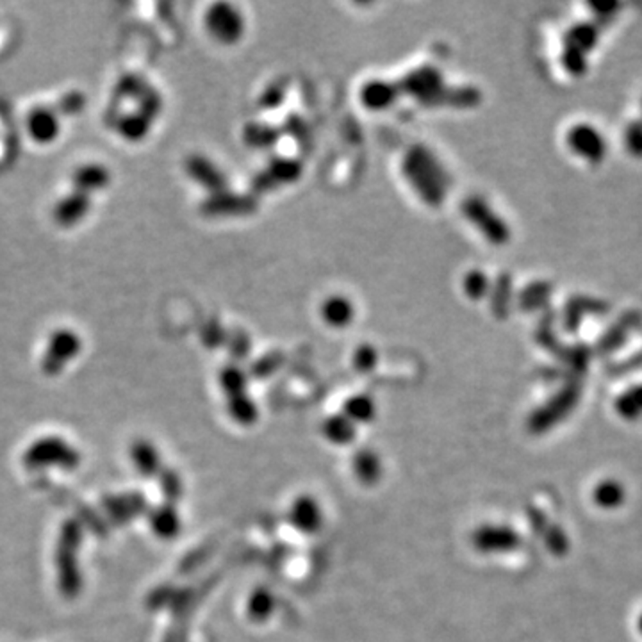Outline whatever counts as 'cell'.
Returning <instances> with one entry per match:
<instances>
[{"label":"cell","mask_w":642,"mask_h":642,"mask_svg":"<svg viewBox=\"0 0 642 642\" xmlns=\"http://www.w3.org/2000/svg\"><path fill=\"white\" fill-rule=\"evenodd\" d=\"M82 525L75 517H70L61 525L56 544L57 587L59 593L68 600H74L82 589V575L79 566V548L82 542Z\"/></svg>","instance_id":"cell-1"},{"label":"cell","mask_w":642,"mask_h":642,"mask_svg":"<svg viewBox=\"0 0 642 642\" xmlns=\"http://www.w3.org/2000/svg\"><path fill=\"white\" fill-rule=\"evenodd\" d=\"M22 461L23 466L30 472H41L47 468H61L66 472H74L81 464V454L63 438L47 436L36 439L23 452Z\"/></svg>","instance_id":"cell-2"},{"label":"cell","mask_w":642,"mask_h":642,"mask_svg":"<svg viewBox=\"0 0 642 642\" xmlns=\"http://www.w3.org/2000/svg\"><path fill=\"white\" fill-rule=\"evenodd\" d=\"M84 343L77 330L70 326L54 328L45 343V350L39 359V369L45 377H57L65 368L79 357Z\"/></svg>","instance_id":"cell-3"},{"label":"cell","mask_w":642,"mask_h":642,"mask_svg":"<svg viewBox=\"0 0 642 642\" xmlns=\"http://www.w3.org/2000/svg\"><path fill=\"white\" fill-rule=\"evenodd\" d=\"M95 205V196L77 186H68V191L63 193L52 205L50 216L52 221L61 229H74L81 225L91 213Z\"/></svg>","instance_id":"cell-4"},{"label":"cell","mask_w":642,"mask_h":642,"mask_svg":"<svg viewBox=\"0 0 642 642\" xmlns=\"http://www.w3.org/2000/svg\"><path fill=\"white\" fill-rule=\"evenodd\" d=\"M25 131L38 145H52L61 134V113L50 106H36L25 117Z\"/></svg>","instance_id":"cell-5"},{"label":"cell","mask_w":642,"mask_h":642,"mask_svg":"<svg viewBox=\"0 0 642 642\" xmlns=\"http://www.w3.org/2000/svg\"><path fill=\"white\" fill-rule=\"evenodd\" d=\"M569 149L589 162H600L605 158L607 143L602 133L589 124H578L568 133Z\"/></svg>","instance_id":"cell-6"},{"label":"cell","mask_w":642,"mask_h":642,"mask_svg":"<svg viewBox=\"0 0 642 642\" xmlns=\"http://www.w3.org/2000/svg\"><path fill=\"white\" fill-rule=\"evenodd\" d=\"M111 182H113L111 168L99 160L81 162L70 173V184L91 193L93 196L104 193L111 186Z\"/></svg>","instance_id":"cell-7"},{"label":"cell","mask_w":642,"mask_h":642,"mask_svg":"<svg viewBox=\"0 0 642 642\" xmlns=\"http://www.w3.org/2000/svg\"><path fill=\"white\" fill-rule=\"evenodd\" d=\"M578 398H580V386L578 384L568 386L564 391H560V395L557 398L551 400V403H548L534 418V429L535 430H548L551 425L560 421L569 411L575 409V405L578 403Z\"/></svg>","instance_id":"cell-8"},{"label":"cell","mask_w":642,"mask_h":642,"mask_svg":"<svg viewBox=\"0 0 642 642\" xmlns=\"http://www.w3.org/2000/svg\"><path fill=\"white\" fill-rule=\"evenodd\" d=\"M102 508L106 517L113 525H126L134 519L145 508V498L140 494H109L102 499Z\"/></svg>","instance_id":"cell-9"},{"label":"cell","mask_w":642,"mask_h":642,"mask_svg":"<svg viewBox=\"0 0 642 642\" xmlns=\"http://www.w3.org/2000/svg\"><path fill=\"white\" fill-rule=\"evenodd\" d=\"M598 25L596 23H577L571 27V30L566 34V47L577 48L580 52H589L598 39Z\"/></svg>","instance_id":"cell-10"},{"label":"cell","mask_w":642,"mask_h":642,"mask_svg":"<svg viewBox=\"0 0 642 642\" xmlns=\"http://www.w3.org/2000/svg\"><path fill=\"white\" fill-rule=\"evenodd\" d=\"M594 503L602 508H616L625 501V489L620 482H602L593 492Z\"/></svg>","instance_id":"cell-11"},{"label":"cell","mask_w":642,"mask_h":642,"mask_svg":"<svg viewBox=\"0 0 642 642\" xmlns=\"http://www.w3.org/2000/svg\"><path fill=\"white\" fill-rule=\"evenodd\" d=\"M133 463L138 468V472L145 477H151L158 468V455L154 448L147 441H136L131 448Z\"/></svg>","instance_id":"cell-12"},{"label":"cell","mask_w":642,"mask_h":642,"mask_svg":"<svg viewBox=\"0 0 642 642\" xmlns=\"http://www.w3.org/2000/svg\"><path fill=\"white\" fill-rule=\"evenodd\" d=\"M618 412L625 418V420H638L642 416V386L632 387L629 393H625L618 403H616Z\"/></svg>","instance_id":"cell-13"},{"label":"cell","mask_w":642,"mask_h":642,"mask_svg":"<svg viewBox=\"0 0 642 642\" xmlns=\"http://www.w3.org/2000/svg\"><path fill=\"white\" fill-rule=\"evenodd\" d=\"M636 321H638L636 315H627L625 318H621L620 323L616 325V328L609 330V332L603 335V339H602V343H600V350H602V351H611V350L618 348V346L621 344V341L625 339L627 328L630 330V328L636 325Z\"/></svg>","instance_id":"cell-14"},{"label":"cell","mask_w":642,"mask_h":642,"mask_svg":"<svg viewBox=\"0 0 642 642\" xmlns=\"http://www.w3.org/2000/svg\"><path fill=\"white\" fill-rule=\"evenodd\" d=\"M75 514H77V521L82 525V528L86 526L88 530H91L95 535H106L108 534V528H106V523L104 519L88 505H82V503H77L75 505Z\"/></svg>","instance_id":"cell-15"},{"label":"cell","mask_w":642,"mask_h":642,"mask_svg":"<svg viewBox=\"0 0 642 642\" xmlns=\"http://www.w3.org/2000/svg\"><path fill=\"white\" fill-rule=\"evenodd\" d=\"M623 140H625L627 151H629L632 156L642 158V122H632V124L625 129Z\"/></svg>","instance_id":"cell-16"},{"label":"cell","mask_w":642,"mask_h":642,"mask_svg":"<svg viewBox=\"0 0 642 642\" xmlns=\"http://www.w3.org/2000/svg\"><path fill=\"white\" fill-rule=\"evenodd\" d=\"M562 63L566 66V70L573 75H582L587 68V61L584 57V52L577 50V48H571V47H566L564 54H562Z\"/></svg>","instance_id":"cell-17"},{"label":"cell","mask_w":642,"mask_h":642,"mask_svg":"<svg viewBox=\"0 0 642 642\" xmlns=\"http://www.w3.org/2000/svg\"><path fill=\"white\" fill-rule=\"evenodd\" d=\"M546 541H548V548L555 553V555H566L568 553V539L564 535V532L559 526H551L546 532Z\"/></svg>","instance_id":"cell-18"},{"label":"cell","mask_w":642,"mask_h":642,"mask_svg":"<svg viewBox=\"0 0 642 642\" xmlns=\"http://www.w3.org/2000/svg\"><path fill=\"white\" fill-rule=\"evenodd\" d=\"M152 526L156 532H160V535H169L173 532V521L171 516L164 510L156 512V516L152 517Z\"/></svg>","instance_id":"cell-19"},{"label":"cell","mask_w":642,"mask_h":642,"mask_svg":"<svg viewBox=\"0 0 642 642\" xmlns=\"http://www.w3.org/2000/svg\"><path fill=\"white\" fill-rule=\"evenodd\" d=\"M591 7L596 11V16L600 18V20H611L612 16H614V13L620 9V5L618 4H591Z\"/></svg>","instance_id":"cell-20"},{"label":"cell","mask_w":642,"mask_h":642,"mask_svg":"<svg viewBox=\"0 0 642 642\" xmlns=\"http://www.w3.org/2000/svg\"><path fill=\"white\" fill-rule=\"evenodd\" d=\"M639 632L642 634V616L639 618Z\"/></svg>","instance_id":"cell-21"}]
</instances>
